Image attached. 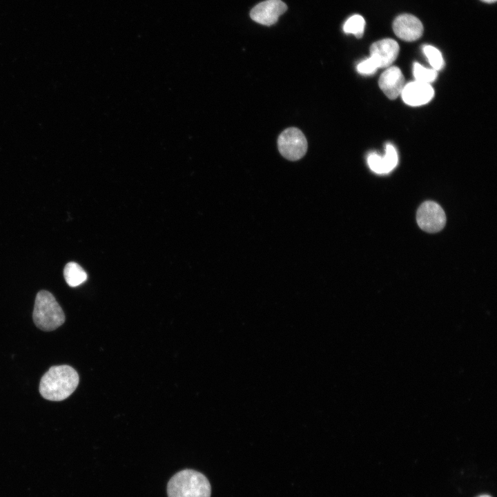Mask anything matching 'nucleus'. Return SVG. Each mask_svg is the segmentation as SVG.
Instances as JSON below:
<instances>
[{
	"label": "nucleus",
	"mask_w": 497,
	"mask_h": 497,
	"mask_svg": "<svg viewBox=\"0 0 497 497\" xmlns=\"http://www.w3.org/2000/svg\"><path fill=\"white\" fill-rule=\"evenodd\" d=\"M79 381V375L72 367L66 364L52 366L42 376L39 392L46 400L61 401L75 391Z\"/></svg>",
	"instance_id": "nucleus-1"
},
{
	"label": "nucleus",
	"mask_w": 497,
	"mask_h": 497,
	"mask_svg": "<svg viewBox=\"0 0 497 497\" xmlns=\"http://www.w3.org/2000/svg\"><path fill=\"white\" fill-rule=\"evenodd\" d=\"M167 494L168 497H211V487L203 474L193 469H184L170 479Z\"/></svg>",
	"instance_id": "nucleus-2"
},
{
	"label": "nucleus",
	"mask_w": 497,
	"mask_h": 497,
	"mask_svg": "<svg viewBox=\"0 0 497 497\" xmlns=\"http://www.w3.org/2000/svg\"><path fill=\"white\" fill-rule=\"evenodd\" d=\"M35 325L45 331L55 330L66 320L65 314L54 295L42 290L37 293L32 313Z\"/></svg>",
	"instance_id": "nucleus-3"
},
{
	"label": "nucleus",
	"mask_w": 497,
	"mask_h": 497,
	"mask_svg": "<svg viewBox=\"0 0 497 497\" xmlns=\"http://www.w3.org/2000/svg\"><path fill=\"white\" fill-rule=\"evenodd\" d=\"M277 145L281 155L293 161L302 158L307 150L305 136L296 128L284 130L278 137Z\"/></svg>",
	"instance_id": "nucleus-4"
},
{
	"label": "nucleus",
	"mask_w": 497,
	"mask_h": 497,
	"mask_svg": "<svg viewBox=\"0 0 497 497\" xmlns=\"http://www.w3.org/2000/svg\"><path fill=\"white\" fill-rule=\"evenodd\" d=\"M416 220L420 228L427 233H436L446 223L445 213L442 207L432 201L423 202L418 208Z\"/></svg>",
	"instance_id": "nucleus-5"
},
{
	"label": "nucleus",
	"mask_w": 497,
	"mask_h": 497,
	"mask_svg": "<svg viewBox=\"0 0 497 497\" xmlns=\"http://www.w3.org/2000/svg\"><path fill=\"white\" fill-rule=\"evenodd\" d=\"M286 9V5L282 0H266L256 5L251 10L250 16L258 23L271 26L277 22Z\"/></svg>",
	"instance_id": "nucleus-6"
},
{
	"label": "nucleus",
	"mask_w": 497,
	"mask_h": 497,
	"mask_svg": "<svg viewBox=\"0 0 497 497\" xmlns=\"http://www.w3.org/2000/svg\"><path fill=\"white\" fill-rule=\"evenodd\" d=\"M393 30L400 39L413 41L422 36L423 26L416 17L410 14H402L393 21Z\"/></svg>",
	"instance_id": "nucleus-7"
},
{
	"label": "nucleus",
	"mask_w": 497,
	"mask_h": 497,
	"mask_svg": "<svg viewBox=\"0 0 497 497\" xmlns=\"http://www.w3.org/2000/svg\"><path fill=\"white\" fill-rule=\"evenodd\" d=\"M400 95L405 104L418 106L430 101L434 91L430 84L415 81L405 85Z\"/></svg>",
	"instance_id": "nucleus-8"
},
{
	"label": "nucleus",
	"mask_w": 497,
	"mask_h": 497,
	"mask_svg": "<svg viewBox=\"0 0 497 497\" xmlns=\"http://www.w3.org/2000/svg\"><path fill=\"white\" fill-rule=\"evenodd\" d=\"M399 45L392 39H383L374 42L370 47V54L379 68H388L396 59Z\"/></svg>",
	"instance_id": "nucleus-9"
},
{
	"label": "nucleus",
	"mask_w": 497,
	"mask_h": 497,
	"mask_svg": "<svg viewBox=\"0 0 497 497\" xmlns=\"http://www.w3.org/2000/svg\"><path fill=\"white\" fill-rule=\"evenodd\" d=\"M378 84L389 99H395L405 86V77L399 68L390 66L380 75Z\"/></svg>",
	"instance_id": "nucleus-10"
},
{
	"label": "nucleus",
	"mask_w": 497,
	"mask_h": 497,
	"mask_svg": "<svg viewBox=\"0 0 497 497\" xmlns=\"http://www.w3.org/2000/svg\"><path fill=\"white\" fill-rule=\"evenodd\" d=\"M398 154L395 147L390 144L386 145L383 156L371 153L367 157V163L371 170L378 174L391 171L398 164Z\"/></svg>",
	"instance_id": "nucleus-11"
},
{
	"label": "nucleus",
	"mask_w": 497,
	"mask_h": 497,
	"mask_svg": "<svg viewBox=\"0 0 497 497\" xmlns=\"http://www.w3.org/2000/svg\"><path fill=\"white\" fill-rule=\"evenodd\" d=\"M64 276L66 283L71 287L79 286L88 278L86 272L75 262H70L66 264Z\"/></svg>",
	"instance_id": "nucleus-12"
},
{
	"label": "nucleus",
	"mask_w": 497,
	"mask_h": 497,
	"mask_svg": "<svg viewBox=\"0 0 497 497\" xmlns=\"http://www.w3.org/2000/svg\"><path fill=\"white\" fill-rule=\"evenodd\" d=\"M365 27L364 19L359 14H354L349 17L343 26V30L347 34H353L356 37H362Z\"/></svg>",
	"instance_id": "nucleus-13"
},
{
	"label": "nucleus",
	"mask_w": 497,
	"mask_h": 497,
	"mask_svg": "<svg viewBox=\"0 0 497 497\" xmlns=\"http://www.w3.org/2000/svg\"><path fill=\"white\" fill-rule=\"evenodd\" d=\"M413 76L416 81L430 84L436 79L437 71L434 69L426 68L421 64L415 63L413 65Z\"/></svg>",
	"instance_id": "nucleus-14"
},
{
	"label": "nucleus",
	"mask_w": 497,
	"mask_h": 497,
	"mask_svg": "<svg viewBox=\"0 0 497 497\" xmlns=\"http://www.w3.org/2000/svg\"><path fill=\"white\" fill-rule=\"evenodd\" d=\"M422 50L433 69L437 71L443 67L444 60L442 54L436 48L427 45L423 46Z\"/></svg>",
	"instance_id": "nucleus-15"
},
{
	"label": "nucleus",
	"mask_w": 497,
	"mask_h": 497,
	"mask_svg": "<svg viewBox=\"0 0 497 497\" xmlns=\"http://www.w3.org/2000/svg\"><path fill=\"white\" fill-rule=\"evenodd\" d=\"M379 68L378 63L370 56V57L363 60L357 66V70L359 73L366 75L373 74Z\"/></svg>",
	"instance_id": "nucleus-16"
},
{
	"label": "nucleus",
	"mask_w": 497,
	"mask_h": 497,
	"mask_svg": "<svg viewBox=\"0 0 497 497\" xmlns=\"http://www.w3.org/2000/svg\"><path fill=\"white\" fill-rule=\"evenodd\" d=\"M485 3H492L496 1V0H481Z\"/></svg>",
	"instance_id": "nucleus-17"
},
{
	"label": "nucleus",
	"mask_w": 497,
	"mask_h": 497,
	"mask_svg": "<svg viewBox=\"0 0 497 497\" xmlns=\"http://www.w3.org/2000/svg\"><path fill=\"white\" fill-rule=\"evenodd\" d=\"M477 497H492V496H491L488 494H482V495L478 496Z\"/></svg>",
	"instance_id": "nucleus-18"
}]
</instances>
